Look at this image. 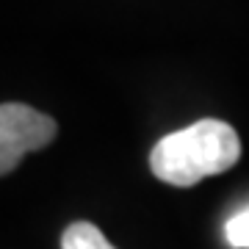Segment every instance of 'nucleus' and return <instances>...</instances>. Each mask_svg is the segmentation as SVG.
<instances>
[{"label": "nucleus", "mask_w": 249, "mask_h": 249, "mask_svg": "<svg viewBox=\"0 0 249 249\" xmlns=\"http://www.w3.org/2000/svg\"><path fill=\"white\" fill-rule=\"evenodd\" d=\"M55 133V122L42 111L22 103L0 106V175H9L25 152L47 147Z\"/></svg>", "instance_id": "nucleus-2"}, {"label": "nucleus", "mask_w": 249, "mask_h": 249, "mask_svg": "<svg viewBox=\"0 0 249 249\" xmlns=\"http://www.w3.org/2000/svg\"><path fill=\"white\" fill-rule=\"evenodd\" d=\"M224 238L232 249H249V208L238 211L224 224Z\"/></svg>", "instance_id": "nucleus-4"}, {"label": "nucleus", "mask_w": 249, "mask_h": 249, "mask_svg": "<svg viewBox=\"0 0 249 249\" xmlns=\"http://www.w3.org/2000/svg\"><path fill=\"white\" fill-rule=\"evenodd\" d=\"M61 249H116L106 241V235L89 222L70 224L61 235Z\"/></svg>", "instance_id": "nucleus-3"}, {"label": "nucleus", "mask_w": 249, "mask_h": 249, "mask_svg": "<svg viewBox=\"0 0 249 249\" xmlns=\"http://www.w3.org/2000/svg\"><path fill=\"white\" fill-rule=\"evenodd\" d=\"M241 158L238 133L222 119H199L163 136L150 152L152 175L169 186L188 188L232 169Z\"/></svg>", "instance_id": "nucleus-1"}]
</instances>
